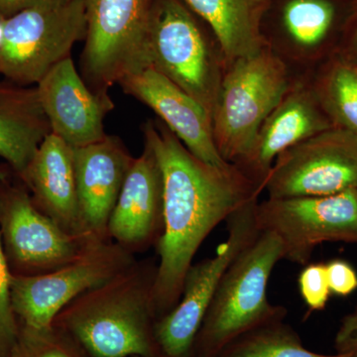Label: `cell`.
<instances>
[{
	"mask_svg": "<svg viewBox=\"0 0 357 357\" xmlns=\"http://www.w3.org/2000/svg\"><path fill=\"white\" fill-rule=\"evenodd\" d=\"M144 142L153 150L163 178V234L158 255L154 305L157 318L180 301L188 270L211 231L263 189L234 164L202 161L160 119L148 121Z\"/></svg>",
	"mask_w": 357,
	"mask_h": 357,
	"instance_id": "obj_1",
	"label": "cell"
},
{
	"mask_svg": "<svg viewBox=\"0 0 357 357\" xmlns=\"http://www.w3.org/2000/svg\"><path fill=\"white\" fill-rule=\"evenodd\" d=\"M157 266L154 258L135 260L70 302L53 325L74 338L89 357H161L155 340Z\"/></svg>",
	"mask_w": 357,
	"mask_h": 357,
	"instance_id": "obj_2",
	"label": "cell"
},
{
	"mask_svg": "<svg viewBox=\"0 0 357 357\" xmlns=\"http://www.w3.org/2000/svg\"><path fill=\"white\" fill-rule=\"evenodd\" d=\"M283 260L278 237L261 231L227 268L218 284L192 347L191 357H217L243 335L285 319L287 309L267 298V285Z\"/></svg>",
	"mask_w": 357,
	"mask_h": 357,
	"instance_id": "obj_3",
	"label": "cell"
},
{
	"mask_svg": "<svg viewBox=\"0 0 357 357\" xmlns=\"http://www.w3.org/2000/svg\"><path fill=\"white\" fill-rule=\"evenodd\" d=\"M148 62L199 105L211 110L227 68L211 28L182 0H153L148 31Z\"/></svg>",
	"mask_w": 357,
	"mask_h": 357,
	"instance_id": "obj_4",
	"label": "cell"
},
{
	"mask_svg": "<svg viewBox=\"0 0 357 357\" xmlns=\"http://www.w3.org/2000/svg\"><path fill=\"white\" fill-rule=\"evenodd\" d=\"M293 81L286 66L266 47L227 66L211 110L213 140L225 161L236 164L245 156Z\"/></svg>",
	"mask_w": 357,
	"mask_h": 357,
	"instance_id": "obj_5",
	"label": "cell"
},
{
	"mask_svg": "<svg viewBox=\"0 0 357 357\" xmlns=\"http://www.w3.org/2000/svg\"><path fill=\"white\" fill-rule=\"evenodd\" d=\"M356 0H267L260 33L294 79L312 77L338 55Z\"/></svg>",
	"mask_w": 357,
	"mask_h": 357,
	"instance_id": "obj_6",
	"label": "cell"
},
{
	"mask_svg": "<svg viewBox=\"0 0 357 357\" xmlns=\"http://www.w3.org/2000/svg\"><path fill=\"white\" fill-rule=\"evenodd\" d=\"M84 0L32 8L0 20V76L35 86L86 38Z\"/></svg>",
	"mask_w": 357,
	"mask_h": 357,
	"instance_id": "obj_7",
	"label": "cell"
},
{
	"mask_svg": "<svg viewBox=\"0 0 357 357\" xmlns=\"http://www.w3.org/2000/svg\"><path fill=\"white\" fill-rule=\"evenodd\" d=\"M153 0H84V81L96 93L149 67L148 31Z\"/></svg>",
	"mask_w": 357,
	"mask_h": 357,
	"instance_id": "obj_8",
	"label": "cell"
},
{
	"mask_svg": "<svg viewBox=\"0 0 357 357\" xmlns=\"http://www.w3.org/2000/svg\"><path fill=\"white\" fill-rule=\"evenodd\" d=\"M112 239L93 241L73 261L55 271L11 278V305L20 328L45 330L63 307L91 289L102 285L135 261Z\"/></svg>",
	"mask_w": 357,
	"mask_h": 357,
	"instance_id": "obj_9",
	"label": "cell"
},
{
	"mask_svg": "<svg viewBox=\"0 0 357 357\" xmlns=\"http://www.w3.org/2000/svg\"><path fill=\"white\" fill-rule=\"evenodd\" d=\"M253 199L225 222L227 237L215 255L192 264L185 276L182 295L172 311L155 325V340L161 357H191L195 340L223 274L244 248L259 236Z\"/></svg>",
	"mask_w": 357,
	"mask_h": 357,
	"instance_id": "obj_10",
	"label": "cell"
},
{
	"mask_svg": "<svg viewBox=\"0 0 357 357\" xmlns=\"http://www.w3.org/2000/svg\"><path fill=\"white\" fill-rule=\"evenodd\" d=\"M256 223L278 237L283 259L298 265L311 260L324 243H357V188L330 196L258 202Z\"/></svg>",
	"mask_w": 357,
	"mask_h": 357,
	"instance_id": "obj_11",
	"label": "cell"
},
{
	"mask_svg": "<svg viewBox=\"0 0 357 357\" xmlns=\"http://www.w3.org/2000/svg\"><path fill=\"white\" fill-rule=\"evenodd\" d=\"M0 237L13 276H36L73 261L91 241L68 234L33 203L27 188L0 180Z\"/></svg>",
	"mask_w": 357,
	"mask_h": 357,
	"instance_id": "obj_12",
	"label": "cell"
},
{
	"mask_svg": "<svg viewBox=\"0 0 357 357\" xmlns=\"http://www.w3.org/2000/svg\"><path fill=\"white\" fill-rule=\"evenodd\" d=\"M357 188V137L333 128L279 155L264 192L269 199L330 196Z\"/></svg>",
	"mask_w": 357,
	"mask_h": 357,
	"instance_id": "obj_13",
	"label": "cell"
},
{
	"mask_svg": "<svg viewBox=\"0 0 357 357\" xmlns=\"http://www.w3.org/2000/svg\"><path fill=\"white\" fill-rule=\"evenodd\" d=\"M333 128L312 86V77L294 79L280 102L263 121L248 153L234 165L264 192L265 182L279 155Z\"/></svg>",
	"mask_w": 357,
	"mask_h": 357,
	"instance_id": "obj_14",
	"label": "cell"
},
{
	"mask_svg": "<svg viewBox=\"0 0 357 357\" xmlns=\"http://www.w3.org/2000/svg\"><path fill=\"white\" fill-rule=\"evenodd\" d=\"M35 86L52 133L70 147L86 146L107 135L105 119L114 102L109 95L89 88L72 57L56 65Z\"/></svg>",
	"mask_w": 357,
	"mask_h": 357,
	"instance_id": "obj_15",
	"label": "cell"
},
{
	"mask_svg": "<svg viewBox=\"0 0 357 357\" xmlns=\"http://www.w3.org/2000/svg\"><path fill=\"white\" fill-rule=\"evenodd\" d=\"M163 178L152 148L134 159L110 215L107 234L129 252L156 246L163 234Z\"/></svg>",
	"mask_w": 357,
	"mask_h": 357,
	"instance_id": "obj_16",
	"label": "cell"
},
{
	"mask_svg": "<svg viewBox=\"0 0 357 357\" xmlns=\"http://www.w3.org/2000/svg\"><path fill=\"white\" fill-rule=\"evenodd\" d=\"M119 84L126 95L153 110L195 156L211 165H229L215 147L208 110L168 77L148 67L128 75Z\"/></svg>",
	"mask_w": 357,
	"mask_h": 357,
	"instance_id": "obj_17",
	"label": "cell"
},
{
	"mask_svg": "<svg viewBox=\"0 0 357 357\" xmlns=\"http://www.w3.org/2000/svg\"><path fill=\"white\" fill-rule=\"evenodd\" d=\"M79 210L86 230L100 241L110 239V215L134 159L116 136L73 148Z\"/></svg>",
	"mask_w": 357,
	"mask_h": 357,
	"instance_id": "obj_18",
	"label": "cell"
},
{
	"mask_svg": "<svg viewBox=\"0 0 357 357\" xmlns=\"http://www.w3.org/2000/svg\"><path fill=\"white\" fill-rule=\"evenodd\" d=\"M20 178L35 206L61 229L84 241L96 239L89 234L82 218L73 148L64 140L49 134Z\"/></svg>",
	"mask_w": 357,
	"mask_h": 357,
	"instance_id": "obj_19",
	"label": "cell"
},
{
	"mask_svg": "<svg viewBox=\"0 0 357 357\" xmlns=\"http://www.w3.org/2000/svg\"><path fill=\"white\" fill-rule=\"evenodd\" d=\"M51 132L36 86L0 82V158L20 178Z\"/></svg>",
	"mask_w": 357,
	"mask_h": 357,
	"instance_id": "obj_20",
	"label": "cell"
},
{
	"mask_svg": "<svg viewBox=\"0 0 357 357\" xmlns=\"http://www.w3.org/2000/svg\"><path fill=\"white\" fill-rule=\"evenodd\" d=\"M222 46L227 66L264 48L260 23L267 0H182Z\"/></svg>",
	"mask_w": 357,
	"mask_h": 357,
	"instance_id": "obj_21",
	"label": "cell"
},
{
	"mask_svg": "<svg viewBox=\"0 0 357 357\" xmlns=\"http://www.w3.org/2000/svg\"><path fill=\"white\" fill-rule=\"evenodd\" d=\"M312 83L333 126L357 137V65L335 56L314 73Z\"/></svg>",
	"mask_w": 357,
	"mask_h": 357,
	"instance_id": "obj_22",
	"label": "cell"
},
{
	"mask_svg": "<svg viewBox=\"0 0 357 357\" xmlns=\"http://www.w3.org/2000/svg\"><path fill=\"white\" fill-rule=\"evenodd\" d=\"M217 357H357V354L326 356L310 351L299 335L282 319L245 333Z\"/></svg>",
	"mask_w": 357,
	"mask_h": 357,
	"instance_id": "obj_23",
	"label": "cell"
},
{
	"mask_svg": "<svg viewBox=\"0 0 357 357\" xmlns=\"http://www.w3.org/2000/svg\"><path fill=\"white\" fill-rule=\"evenodd\" d=\"M11 357H89L76 340L56 326L45 330L20 328Z\"/></svg>",
	"mask_w": 357,
	"mask_h": 357,
	"instance_id": "obj_24",
	"label": "cell"
},
{
	"mask_svg": "<svg viewBox=\"0 0 357 357\" xmlns=\"http://www.w3.org/2000/svg\"><path fill=\"white\" fill-rule=\"evenodd\" d=\"M8 177L6 169L0 167V180ZM11 274L0 237V357H11L18 338L20 328L11 305Z\"/></svg>",
	"mask_w": 357,
	"mask_h": 357,
	"instance_id": "obj_25",
	"label": "cell"
},
{
	"mask_svg": "<svg viewBox=\"0 0 357 357\" xmlns=\"http://www.w3.org/2000/svg\"><path fill=\"white\" fill-rule=\"evenodd\" d=\"M301 297L309 312L323 311L330 300L326 263H307L298 278Z\"/></svg>",
	"mask_w": 357,
	"mask_h": 357,
	"instance_id": "obj_26",
	"label": "cell"
},
{
	"mask_svg": "<svg viewBox=\"0 0 357 357\" xmlns=\"http://www.w3.org/2000/svg\"><path fill=\"white\" fill-rule=\"evenodd\" d=\"M326 269L333 295L347 297L357 290V273L351 263L333 259L326 263Z\"/></svg>",
	"mask_w": 357,
	"mask_h": 357,
	"instance_id": "obj_27",
	"label": "cell"
},
{
	"mask_svg": "<svg viewBox=\"0 0 357 357\" xmlns=\"http://www.w3.org/2000/svg\"><path fill=\"white\" fill-rule=\"evenodd\" d=\"M337 354H357V306L342 318L335 337Z\"/></svg>",
	"mask_w": 357,
	"mask_h": 357,
	"instance_id": "obj_28",
	"label": "cell"
},
{
	"mask_svg": "<svg viewBox=\"0 0 357 357\" xmlns=\"http://www.w3.org/2000/svg\"><path fill=\"white\" fill-rule=\"evenodd\" d=\"M72 0H0V20L11 17L21 11L44 7L65 6Z\"/></svg>",
	"mask_w": 357,
	"mask_h": 357,
	"instance_id": "obj_29",
	"label": "cell"
},
{
	"mask_svg": "<svg viewBox=\"0 0 357 357\" xmlns=\"http://www.w3.org/2000/svg\"><path fill=\"white\" fill-rule=\"evenodd\" d=\"M338 55L357 65V0L354 1V13Z\"/></svg>",
	"mask_w": 357,
	"mask_h": 357,
	"instance_id": "obj_30",
	"label": "cell"
}]
</instances>
